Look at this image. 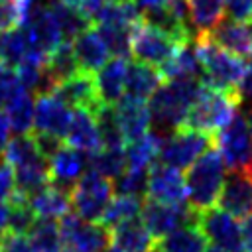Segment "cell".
I'll use <instances>...</instances> for the list:
<instances>
[{"label":"cell","instance_id":"obj_1","mask_svg":"<svg viewBox=\"0 0 252 252\" xmlns=\"http://www.w3.org/2000/svg\"><path fill=\"white\" fill-rule=\"evenodd\" d=\"M201 87V79H173L156 89V93L148 100V106L152 112V122L159 126V134L165 128L173 132L175 128L185 124L187 112L195 102Z\"/></svg>","mask_w":252,"mask_h":252},{"label":"cell","instance_id":"obj_2","mask_svg":"<svg viewBox=\"0 0 252 252\" xmlns=\"http://www.w3.org/2000/svg\"><path fill=\"white\" fill-rule=\"evenodd\" d=\"M224 173H226V163L219 154V150L211 146L187 167V177H185L187 205L197 213L213 207L222 189L226 177Z\"/></svg>","mask_w":252,"mask_h":252},{"label":"cell","instance_id":"obj_3","mask_svg":"<svg viewBox=\"0 0 252 252\" xmlns=\"http://www.w3.org/2000/svg\"><path fill=\"white\" fill-rule=\"evenodd\" d=\"M238 104L240 96L236 91H222L203 83L195 102L187 112L183 126L205 132L215 140V134L222 126H226L230 118L238 112Z\"/></svg>","mask_w":252,"mask_h":252},{"label":"cell","instance_id":"obj_4","mask_svg":"<svg viewBox=\"0 0 252 252\" xmlns=\"http://www.w3.org/2000/svg\"><path fill=\"white\" fill-rule=\"evenodd\" d=\"M197 57L203 65V83L222 91H236L238 81L244 73L246 61L220 45H217L209 35H199L193 39Z\"/></svg>","mask_w":252,"mask_h":252},{"label":"cell","instance_id":"obj_5","mask_svg":"<svg viewBox=\"0 0 252 252\" xmlns=\"http://www.w3.org/2000/svg\"><path fill=\"white\" fill-rule=\"evenodd\" d=\"M211 146H215L213 136L187 126H179L167 136H163L158 161L181 171V169H187Z\"/></svg>","mask_w":252,"mask_h":252},{"label":"cell","instance_id":"obj_6","mask_svg":"<svg viewBox=\"0 0 252 252\" xmlns=\"http://www.w3.org/2000/svg\"><path fill=\"white\" fill-rule=\"evenodd\" d=\"M112 199L110 179L89 169L83 173L71 189V211L83 220L98 222L104 209Z\"/></svg>","mask_w":252,"mask_h":252},{"label":"cell","instance_id":"obj_7","mask_svg":"<svg viewBox=\"0 0 252 252\" xmlns=\"http://www.w3.org/2000/svg\"><path fill=\"white\" fill-rule=\"evenodd\" d=\"M61 252H106L110 248V230L100 222L83 220L69 211L61 217Z\"/></svg>","mask_w":252,"mask_h":252},{"label":"cell","instance_id":"obj_8","mask_svg":"<svg viewBox=\"0 0 252 252\" xmlns=\"http://www.w3.org/2000/svg\"><path fill=\"white\" fill-rule=\"evenodd\" d=\"M215 146L230 171H252V134L244 114L236 112L230 122L215 134Z\"/></svg>","mask_w":252,"mask_h":252},{"label":"cell","instance_id":"obj_9","mask_svg":"<svg viewBox=\"0 0 252 252\" xmlns=\"http://www.w3.org/2000/svg\"><path fill=\"white\" fill-rule=\"evenodd\" d=\"M197 211H193L187 203H163L156 199H148L142 205L140 219L148 232L154 238H163L185 224H197Z\"/></svg>","mask_w":252,"mask_h":252},{"label":"cell","instance_id":"obj_10","mask_svg":"<svg viewBox=\"0 0 252 252\" xmlns=\"http://www.w3.org/2000/svg\"><path fill=\"white\" fill-rule=\"evenodd\" d=\"M197 226L205 234V238L213 246L220 248L222 252H244L240 224L226 211L215 209V207H209L205 211H199V215H197Z\"/></svg>","mask_w":252,"mask_h":252},{"label":"cell","instance_id":"obj_11","mask_svg":"<svg viewBox=\"0 0 252 252\" xmlns=\"http://www.w3.org/2000/svg\"><path fill=\"white\" fill-rule=\"evenodd\" d=\"M179 43H175L171 37L161 33L159 30L152 28L144 20L136 26L132 32V55L136 61H142L152 67H161L177 49Z\"/></svg>","mask_w":252,"mask_h":252},{"label":"cell","instance_id":"obj_12","mask_svg":"<svg viewBox=\"0 0 252 252\" xmlns=\"http://www.w3.org/2000/svg\"><path fill=\"white\" fill-rule=\"evenodd\" d=\"M30 37V51L39 53L49 59V55L65 41L59 22L53 16L49 6H37L33 8L30 20L24 24Z\"/></svg>","mask_w":252,"mask_h":252},{"label":"cell","instance_id":"obj_13","mask_svg":"<svg viewBox=\"0 0 252 252\" xmlns=\"http://www.w3.org/2000/svg\"><path fill=\"white\" fill-rule=\"evenodd\" d=\"M219 207L234 219H244L252 213V171L238 169L224 177L222 189L217 199Z\"/></svg>","mask_w":252,"mask_h":252},{"label":"cell","instance_id":"obj_14","mask_svg":"<svg viewBox=\"0 0 252 252\" xmlns=\"http://www.w3.org/2000/svg\"><path fill=\"white\" fill-rule=\"evenodd\" d=\"M71 114L73 112L69 110V106L61 102L53 93L37 94L33 102V132L65 138Z\"/></svg>","mask_w":252,"mask_h":252},{"label":"cell","instance_id":"obj_15","mask_svg":"<svg viewBox=\"0 0 252 252\" xmlns=\"http://www.w3.org/2000/svg\"><path fill=\"white\" fill-rule=\"evenodd\" d=\"M51 93L61 102H65L67 106H73V108H87L91 112H96L98 106L102 104L96 94L94 77H93V73H87V71H77L75 75L59 81Z\"/></svg>","mask_w":252,"mask_h":252},{"label":"cell","instance_id":"obj_16","mask_svg":"<svg viewBox=\"0 0 252 252\" xmlns=\"http://www.w3.org/2000/svg\"><path fill=\"white\" fill-rule=\"evenodd\" d=\"M148 199L163 203H187L185 179L179 169L156 161L148 169Z\"/></svg>","mask_w":252,"mask_h":252},{"label":"cell","instance_id":"obj_17","mask_svg":"<svg viewBox=\"0 0 252 252\" xmlns=\"http://www.w3.org/2000/svg\"><path fill=\"white\" fill-rule=\"evenodd\" d=\"M112 108H114L116 124L126 144L132 140H138L152 128V112H150L148 100H140V98L124 94Z\"/></svg>","mask_w":252,"mask_h":252},{"label":"cell","instance_id":"obj_18","mask_svg":"<svg viewBox=\"0 0 252 252\" xmlns=\"http://www.w3.org/2000/svg\"><path fill=\"white\" fill-rule=\"evenodd\" d=\"M87 167V154L71 148L69 144L61 146L49 158V183L65 189L71 193L77 179L85 173Z\"/></svg>","mask_w":252,"mask_h":252},{"label":"cell","instance_id":"obj_19","mask_svg":"<svg viewBox=\"0 0 252 252\" xmlns=\"http://www.w3.org/2000/svg\"><path fill=\"white\" fill-rule=\"evenodd\" d=\"M65 140L71 148H75L83 154L91 156V154L98 152L102 148V142H100V132H98L94 112H91L87 108H75V112L71 114V122H69Z\"/></svg>","mask_w":252,"mask_h":252},{"label":"cell","instance_id":"obj_20","mask_svg":"<svg viewBox=\"0 0 252 252\" xmlns=\"http://www.w3.org/2000/svg\"><path fill=\"white\" fill-rule=\"evenodd\" d=\"M156 238L148 232L142 219H128L110 230V250L112 252H152Z\"/></svg>","mask_w":252,"mask_h":252},{"label":"cell","instance_id":"obj_21","mask_svg":"<svg viewBox=\"0 0 252 252\" xmlns=\"http://www.w3.org/2000/svg\"><path fill=\"white\" fill-rule=\"evenodd\" d=\"M71 45H73V51H75V57H77L81 71L96 73L110 59V51H108L104 39L100 37V33L93 26L87 28L85 32H81L71 41Z\"/></svg>","mask_w":252,"mask_h":252},{"label":"cell","instance_id":"obj_22","mask_svg":"<svg viewBox=\"0 0 252 252\" xmlns=\"http://www.w3.org/2000/svg\"><path fill=\"white\" fill-rule=\"evenodd\" d=\"M126 59L124 57H112L108 59L94 77V87L98 100L106 106H114L126 93H124V81H126Z\"/></svg>","mask_w":252,"mask_h":252},{"label":"cell","instance_id":"obj_23","mask_svg":"<svg viewBox=\"0 0 252 252\" xmlns=\"http://www.w3.org/2000/svg\"><path fill=\"white\" fill-rule=\"evenodd\" d=\"M207 35L217 45H220L222 49H226L234 55L248 57L252 53V37H250L248 26H244L242 22H236L232 18L220 20Z\"/></svg>","mask_w":252,"mask_h":252},{"label":"cell","instance_id":"obj_24","mask_svg":"<svg viewBox=\"0 0 252 252\" xmlns=\"http://www.w3.org/2000/svg\"><path fill=\"white\" fill-rule=\"evenodd\" d=\"M30 207L39 219H61L71 211V193L49 183L30 195Z\"/></svg>","mask_w":252,"mask_h":252},{"label":"cell","instance_id":"obj_25","mask_svg":"<svg viewBox=\"0 0 252 252\" xmlns=\"http://www.w3.org/2000/svg\"><path fill=\"white\" fill-rule=\"evenodd\" d=\"M161 79L173 81V79H203V65L197 57L195 45L183 43L177 45L173 55L159 67Z\"/></svg>","mask_w":252,"mask_h":252},{"label":"cell","instance_id":"obj_26","mask_svg":"<svg viewBox=\"0 0 252 252\" xmlns=\"http://www.w3.org/2000/svg\"><path fill=\"white\" fill-rule=\"evenodd\" d=\"M161 83V73L158 67L146 65L142 61H132L126 67V81H124V93L128 96L150 100V96L156 93V89Z\"/></svg>","mask_w":252,"mask_h":252},{"label":"cell","instance_id":"obj_27","mask_svg":"<svg viewBox=\"0 0 252 252\" xmlns=\"http://www.w3.org/2000/svg\"><path fill=\"white\" fill-rule=\"evenodd\" d=\"M161 140H163V136L158 130H148L138 140L128 142L126 148H124L126 167H132V169H150L158 161Z\"/></svg>","mask_w":252,"mask_h":252},{"label":"cell","instance_id":"obj_28","mask_svg":"<svg viewBox=\"0 0 252 252\" xmlns=\"http://www.w3.org/2000/svg\"><path fill=\"white\" fill-rule=\"evenodd\" d=\"M93 22L96 26H116V28L134 30L142 22V10L134 0L104 2Z\"/></svg>","mask_w":252,"mask_h":252},{"label":"cell","instance_id":"obj_29","mask_svg":"<svg viewBox=\"0 0 252 252\" xmlns=\"http://www.w3.org/2000/svg\"><path fill=\"white\" fill-rule=\"evenodd\" d=\"M207 238L197 224H185L159 238L154 246L156 252H205Z\"/></svg>","mask_w":252,"mask_h":252},{"label":"cell","instance_id":"obj_30","mask_svg":"<svg viewBox=\"0 0 252 252\" xmlns=\"http://www.w3.org/2000/svg\"><path fill=\"white\" fill-rule=\"evenodd\" d=\"M187 6L193 39L199 35H207L222 20L224 0H189Z\"/></svg>","mask_w":252,"mask_h":252},{"label":"cell","instance_id":"obj_31","mask_svg":"<svg viewBox=\"0 0 252 252\" xmlns=\"http://www.w3.org/2000/svg\"><path fill=\"white\" fill-rule=\"evenodd\" d=\"M4 112L16 134H28L33 128V98L30 91L22 89L6 106Z\"/></svg>","mask_w":252,"mask_h":252},{"label":"cell","instance_id":"obj_32","mask_svg":"<svg viewBox=\"0 0 252 252\" xmlns=\"http://www.w3.org/2000/svg\"><path fill=\"white\" fill-rule=\"evenodd\" d=\"M142 197H134V195H120L116 193V197L110 199L108 207L104 209L102 217H100V224H104L106 228H112L128 219H134V217H140V211H142Z\"/></svg>","mask_w":252,"mask_h":252},{"label":"cell","instance_id":"obj_33","mask_svg":"<svg viewBox=\"0 0 252 252\" xmlns=\"http://www.w3.org/2000/svg\"><path fill=\"white\" fill-rule=\"evenodd\" d=\"M30 51V37L26 26H18L0 33V61L18 65Z\"/></svg>","mask_w":252,"mask_h":252},{"label":"cell","instance_id":"obj_34","mask_svg":"<svg viewBox=\"0 0 252 252\" xmlns=\"http://www.w3.org/2000/svg\"><path fill=\"white\" fill-rule=\"evenodd\" d=\"M49 8H51L53 16L59 22V28H61V33H63V39L65 41H73L81 32H85L93 24L89 18H85L81 12H77L75 8L67 6L61 0H53L49 4Z\"/></svg>","mask_w":252,"mask_h":252},{"label":"cell","instance_id":"obj_35","mask_svg":"<svg viewBox=\"0 0 252 252\" xmlns=\"http://www.w3.org/2000/svg\"><path fill=\"white\" fill-rule=\"evenodd\" d=\"M91 169L100 173L106 179H116L126 169V154L124 148H100L91 154Z\"/></svg>","mask_w":252,"mask_h":252},{"label":"cell","instance_id":"obj_36","mask_svg":"<svg viewBox=\"0 0 252 252\" xmlns=\"http://www.w3.org/2000/svg\"><path fill=\"white\" fill-rule=\"evenodd\" d=\"M28 238L37 252H61V230L53 219H35Z\"/></svg>","mask_w":252,"mask_h":252},{"label":"cell","instance_id":"obj_37","mask_svg":"<svg viewBox=\"0 0 252 252\" xmlns=\"http://www.w3.org/2000/svg\"><path fill=\"white\" fill-rule=\"evenodd\" d=\"M47 71H49L51 77L55 79V85H57L59 81H63V79L75 75L77 71H81L71 41H63V43L49 55V59H47Z\"/></svg>","mask_w":252,"mask_h":252},{"label":"cell","instance_id":"obj_38","mask_svg":"<svg viewBox=\"0 0 252 252\" xmlns=\"http://www.w3.org/2000/svg\"><path fill=\"white\" fill-rule=\"evenodd\" d=\"M100 37L104 39L108 51L112 57H128L132 55V32L128 28H116V26H94Z\"/></svg>","mask_w":252,"mask_h":252},{"label":"cell","instance_id":"obj_39","mask_svg":"<svg viewBox=\"0 0 252 252\" xmlns=\"http://www.w3.org/2000/svg\"><path fill=\"white\" fill-rule=\"evenodd\" d=\"M114 191L120 195H134L144 199L148 195V169L126 167L124 173L114 179Z\"/></svg>","mask_w":252,"mask_h":252},{"label":"cell","instance_id":"obj_40","mask_svg":"<svg viewBox=\"0 0 252 252\" xmlns=\"http://www.w3.org/2000/svg\"><path fill=\"white\" fill-rule=\"evenodd\" d=\"M8 205V232L16 234H28L30 228L35 222V213L30 207V201H20V203H6Z\"/></svg>","mask_w":252,"mask_h":252},{"label":"cell","instance_id":"obj_41","mask_svg":"<svg viewBox=\"0 0 252 252\" xmlns=\"http://www.w3.org/2000/svg\"><path fill=\"white\" fill-rule=\"evenodd\" d=\"M22 89L24 87L18 79L16 69H12V65H6L0 61V108H4Z\"/></svg>","mask_w":252,"mask_h":252},{"label":"cell","instance_id":"obj_42","mask_svg":"<svg viewBox=\"0 0 252 252\" xmlns=\"http://www.w3.org/2000/svg\"><path fill=\"white\" fill-rule=\"evenodd\" d=\"M0 252H37L26 234L4 232L0 234Z\"/></svg>","mask_w":252,"mask_h":252},{"label":"cell","instance_id":"obj_43","mask_svg":"<svg viewBox=\"0 0 252 252\" xmlns=\"http://www.w3.org/2000/svg\"><path fill=\"white\" fill-rule=\"evenodd\" d=\"M16 191V173L14 167L2 159L0 161V201H8L12 197V193Z\"/></svg>","mask_w":252,"mask_h":252},{"label":"cell","instance_id":"obj_44","mask_svg":"<svg viewBox=\"0 0 252 252\" xmlns=\"http://www.w3.org/2000/svg\"><path fill=\"white\" fill-rule=\"evenodd\" d=\"M228 18L236 22H248L252 18V0H224Z\"/></svg>","mask_w":252,"mask_h":252},{"label":"cell","instance_id":"obj_45","mask_svg":"<svg viewBox=\"0 0 252 252\" xmlns=\"http://www.w3.org/2000/svg\"><path fill=\"white\" fill-rule=\"evenodd\" d=\"M33 140H35V144H37V150H39L47 159L63 146V138L53 136V134H39V132H33Z\"/></svg>","mask_w":252,"mask_h":252},{"label":"cell","instance_id":"obj_46","mask_svg":"<svg viewBox=\"0 0 252 252\" xmlns=\"http://www.w3.org/2000/svg\"><path fill=\"white\" fill-rule=\"evenodd\" d=\"M246 59H248V61H246L244 73H242V77H240V81H238V87H236V93H238L240 100H244V98L252 100V53H250Z\"/></svg>","mask_w":252,"mask_h":252},{"label":"cell","instance_id":"obj_47","mask_svg":"<svg viewBox=\"0 0 252 252\" xmlns=\"http://www.w3.org/2000/svg\"><path fill=\"white\" fill-rule=\"evenodd\" d=\"M240 234H242V248H244V252H252V213L242 219Z\"/></svg>","mask_w":252,"mask_h":252},{"label":"cell","instance_id":"obj_48","mask_svg":"<svg viewBox=\"0 0 252 252\" xmlns=\"http://www.w3.org/2000/svg\"><path fill=\"white\" fill-rule=\"evenodd\" d=\"M10 130H12L10 120H8L6 112L0 108V154L4 152V148H6L8 142H10Z\"/></svg>","mask_w":252,"mask_h":252},{"label":"cell","instance_id":"obj_49","mask_svg":"<svg viewBox=\"0 0 252 252\" xmlns=\"http://www.w3.org/2000/svg\"><path fill=\"white\" fill-rule=\"evenodd\" d=\"M138 4L140 10H152V8H158V6H163L167 4L169 0H134Z\"/></svg>","mask_w":252,"mask_h":252},{"label":"cell","instance_id":"obj_50","mask_svg":"<svg viewBox=\"0 0 252 252\" xmlns=\"http://www.w3.org/2000/svg\"><path fill=\"white\" fill-rule=\"evenodd\" d=\"M6 226H8V205L0 201V234L6 232Z\"/></svg>","mask_w":252,"mask_h":252},{"label":"cell","instance_id":"obj_51","mask_svg":"<svg viewBox=\"0 0 252 252\" xmlns=\"http://www.w3.org/2000/svg\"><path fill=\"white\" fill-rule=\"evenodd\" d=\"M246 122H248V128H250V134H252V106H250V110H248V114H246Z\"/></svg>","mask_w":252,"mask_h":252},{"label":"cell","instance_id":"obj_52","mask_svg":"<svg viewBox=\"0 0 252 252\" xmlns=\"http://www.w3.org/2000/svg\"><path fill=\"white\" fill-rule=\"evenodd\" d=\"M205 252H222L220 248H217V246H207L205 248Z\"/></svg>","mask_w":252,"mask_h":252},{"label":"cell","instance_id":"obj_53","mask_svg":"<svg viewBox=\"0 0 252 252\" xmlns=\"http://www.w3.org/2000/svg\"><path fill=\"white\" fill-rule=\"evenodd\" d=\"M248 32H250V37H252V18L248 20Z\"/></svg>","mask_w":252,"mask_h":252},{"label":"cell","instance_id":"obj_54","mask_svg":"<svg viewBox=\"0 0 252 252\" xmlns=\"http://www.w3.org/2000/svg\"><path fill=\"white\" fill-rule=\"evenodd\" d=\"M104 2H118V0H104Z\"/></svg>","mask_w":252,"mask_h":252},{"label":"cell","instance_id":"obj_55","mask_svg":"<svg viewBox=\"0 0 252 252\" xmlns=\"http://www.w3.org/2000/svg\"><path fill=\"white\" fill-rule=\"evenodd\" d=\"M152 252H156V250H152Z\"/></svg>","mask_w":252,"mask_h":252}]
</instances>
